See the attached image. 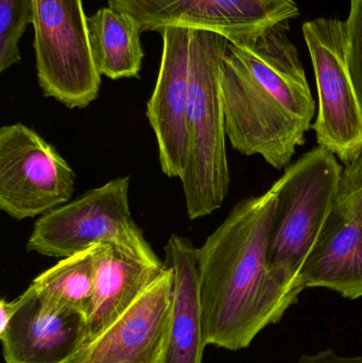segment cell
Here are the masks:
<instances>
[{"mask_svg": "<svg viewBox=\"0 0 362 363\" xmlns=\"http://www.w3.org/2000/svg\"><path fill=\"white\" fill-rule=\"evenodd\" d=\"M108 4L131 15L142 32L193 28L222 34L233 44L253 42L299 15L293 0H108Z\"/></svg>", "mask_w": 362, "mask_h": 363, "instance_id": "9c48e42d", "label": "cell"}, {"mask_svg": "<svg viewBox=\"0 0 362 363\" xmlns=\"http://www.w3.org/2000/svg\"><path fill=\"white\" fill-rule=\"evenodd\" d=\"M100 245L62 258L35 277L30 286L43 300L79 311L87 318L95 288Z\"/></svg>", "mask_w": 362, "mask_h": 363, "instance_id": "e0dca14e", "label": "cell"}, {"mask_svg": "<svg viewBox=\"0 0 362 363\" xmlns=\"http://www.w3.org/2000/svg\"><path fill=\"white\" fill-rule=\"evenodd\" d=\"M303 35L318 89L317 143L349 165L362 155V108L349 72L346 23L324 17L306 21Z\"/></svg>", "mask_w": 362, "mask_h": 363, "instance_id": "52a82bcc", "label": "cell"}, {"mask_svg": "<svg viewBox=\"0 0 362 363\" xmlns=\"http://www.w3.org/2000/svg\"><path fill=\"white\" fill-rule=\"evenodd\" d=\"M77 176L67 162L21 123L0 129V209L15 220L43 216L72 200Z\"/></svg>", "mask_w": 362, "mask_h": 363, "instance_id": "ba28073f", "label": "cell"}, {"mask_svg": "<svg viewBox=\"0 0 362 363\" xmlns=\"http://www.w3.org/2000/svg\"><path fill=\"white\" fill-rule=\"evenodd\" d=\"M280 180L239 201L197 249L206 345L246 349L297 303L299 296L276 281L268 264Z\"/></svg>", "mask_w": 362, "mask_h": 363, "instance_id": "6da1fadb", "label": "cell"}, {"mask_svg": "<svg viewBox=\"0 0 362 363\" xmlns=\"http://www.w3.org/2000/svg\"><path fill=\"white\" fill-rule=\"evenodd\" d=\"M32 26L38 84L68 108L97 99L101 85L89 47L82 0H33Z\"/></svg>", "mask_w": 362, "mask_h": 363, "instance_id": "8992f818", "label": "cell"}, {"mask_svg": "<svg viewBox=\"0 0 362 363\" xmlns=\"http://www.w3.org/2000/svg\"><path fill=\"white\" fill-rule=\"evenodd\" d=\"M159 33L163 55L146 115L157 138L164 174L182 180L189 160L187 112L193 28L168 27Z\"/></svg>", "mask_w": 362, "mask_h": 363, "instance_id": "30bf717a", "label": "cell"}, {"mask_svg": "<svg viewBox=\"0 0 362 363\" xmlns=\"http://www.w3.org/2000/svg\"><path fill=\"white\" fill-rule=\"evenodd\" d=\"M297 363H362V356H340L329 349L314 355H303Z\"/></svg>", "mask_w": 362, "mask_h": 363, "instance_id": "44dd1931", "label": "cell"}, {"mask_svg": "<svg viewBox=\"0 0 362 363\" xmlns=\"http://www.w3.org/2000/svg\"><path fill=\"white\" fill-rule=\"evenodd\" d=\"M346 23L349 72L362 108V0H351L350 14Z\"/></svg>", "mask_w": 362, "mask_h": 363, "instance_id": "d6986e66", "label": "cell"}, {"mask_svg": "<svg viewBox=\"0 0 362 363\" xmlns=\"http://www.w3.org/2000/svg\"><path fill=\"white\" fill-rule=\"evenodd\" d=\"M174 270L145 294L70 363H162L171 317Z\"/></svg>", "mask_w": 362, "mask_h": 363, "instance_id": "7c38bea8", "label": "cell"}, {"mask_svg": "<svg viewBox=\"0 0 362 363\" xmlns=\"http://www.w3.org/2000/svg\"><path fill=\"white\" fill-rule=\"evenodd\" d=\"M344 168L319 146L302 155L280 180V194L268 247L272 277L299 296V275L318 242L339 192Z\"/></svg>", "mask_w": 362, "mask_h": 363, "instance_id": "277c9868", "label": "cell"}, {"mask_svg": "<svg viewBox=\"0 0 362 363\" xmlns=\"http://www.w3.org/2000/svg\"><path fill=\"white\" fill-rule=\"evenodd\" d=\"M166 268V264H149L115 245H100L95 288L87 313L86 345L121 317Z\"/></svg>", "mask_w": 362, "mask_h": 363, "instance_id": "9a60e30c", "label": "cell"}, {"mask_svg": "<svg viewBox=\"0 0 362 363\" xmlns=\"http://www.w3.org/2000/svg\"><path fill=\"white\" fill-rule=\"evenodd\" d=\"M33 0H0V72L21 61L19 40L32 23Z\"/></svg>", "mask_w": 362, "mask_h": 363, "instance_id": "ac0fdd59", "label": "cell"}, {"mask_svg": "<svg viewBox=\"0 0 362 363\" xmlns=\"http://www.w3.org/2000/svg\"><path fill=\"white\" fill-rule=\"evenodd\" d=\"M129 177L108 181L40 216L26 249L66 258L95 245H115L155 266H163L132 217Z\"/></svg>", "mask_w": 362, "mask_h": 363, "instance_id": "5b68a950", "label": "cell"}, {"mask_svg": "<svg viewBox=\"0 0 362 363\" xmlns=\"http://www.w3.org/2000/svg\"><path fill=\"white\" fill-rule=\"evenodd\" d=\"M89 47L101 76L112 80L136 78L144 50L140 23L127 13L106 6L87 16Z\"/></svg>", "mask_w": 362, "mask_h": 363, "instance_id": "2e32d148", "label": "cell"}, {"mask_svg": "<svg viewBox=\"0 0 362 363\" xmlns=\"http://www.w3.org/2000/svg\"><path fill=\"white\" fill-rule=\"evenodd\" d=\"M288 21L278 23L246 44L229 43L221 94L225 132L232 147L259 155L276 169L293 160L312 128L316 102Z\"/></svg>", "mask_w": 362, "mask_h": 363, "instance_id": "7a4b0ae2", "label": "cell"}, {"mask_svg": "<svg viewBox=\"0 0 362 363\" xmlns=\"http://www.w3.org/2000/svg\"><path fill=\"white\" fill-rule=\"evenodd\" d=\"M230 40L222 34L193 29L189 86V160L183 177L189 219L212 215L229 192L227 132L221 72Z\"/></svg>", "mask_w": 362, "mask_h": 363, "instance_id": "3957f363", "label": "cell"}, {"mask_svg": "<svg viewBox=\"0 0 362 363\" xmlns=\"http://www.w3.org/2000/svg\"><path fill=\"white\" fill-rule=\"evenodd\" d=\"M336 203L362 220V155L344 166Z\"/></svg>", "mask_w": 362, "mask_h": 363, "instance_id": "ffe728a7", "label": "cell"}, {"mask_svg": "<svg viewBox=\"0 0 362 363\" xmlns=\"http://www.w3.org/2000/svg\"><path fill=\"white\" fill-rule=\"evenodd\" d=\"M302 289L327 288L350 300L362 298V220L336 203L299 275Z\"/></svg>", "mask_w": 362, "mask_h": 363, "instance_id": "4fadbf2b", "label": "cell"}, {"mask_svg": "<svg viewBox=\"0 0 362 363\" xmlns=\"http://www.w3.org/2000/svg\"><path fill=\"white\" fill-rule=\"evenodd\" d=\"M0 330L6 363H70L84 349L87 318L43 300L29 286Z\"/></svg>", "mask_w": 362, "mask_h": 363, "instance_id": "8fae6325", "label": "cell"}, {"mask_svg": "<svg viewBox=\"0 0 362 363\" xmlns=\"http://www.w3.org/2000/svg\"><path fill=\"white\" fill-rule=\"evenodd\" d=\"M14 313V302H6V300H1L0 302V330H4L6 324L10 321Z\"/></svg>", "mask_w": 362, "mask_h": 363, "instance_id": "7402d4cb", "label": "cell"}, {"mask_svg": "<svg viewBox=\"0 0 362 363\" xmlns=\"http://www.w3.org/2000/svg\"><path fill=\"white\" fill-rule=\"evenodd\" d=\"M197 249L174 234L165 245V264L174 270L169 335L162 363H202L203 333Z\"/></svg>", "mask_w": 362, "mask_h": 363, "instance_id": "5bb4252c", "label": "cell"}]
</instances>
